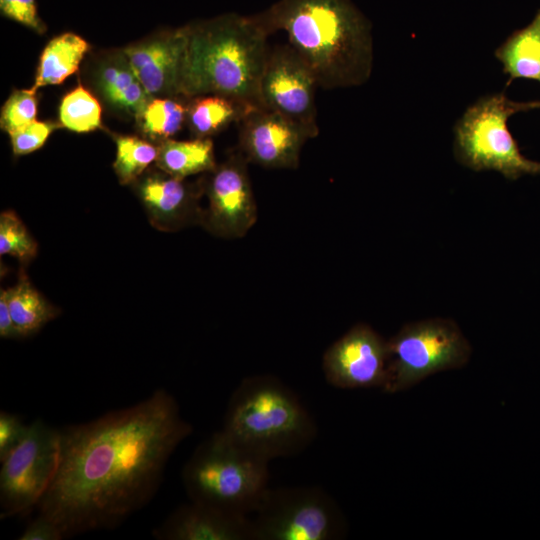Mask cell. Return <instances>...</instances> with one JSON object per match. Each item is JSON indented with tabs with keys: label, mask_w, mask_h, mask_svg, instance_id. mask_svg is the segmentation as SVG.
Returning a JSON list of instances; mask_svg holds the SVG:
<instances>
[{
	"label": "cell",
	"mask_w": 540,
	"mask_h": 540,
	"mask_svg": "<svg viewBox=\"0 0 540 540\" xmlns=\"http://www.w3.org/2000/svg\"><path fill=\"white\" fill-rule=\"evenodd\" d=\"M193 428L168 391L60 430L57 472L37 505L65 538L110 529L147 505Z\"/></svg>",
	"instance_id": "1"
},
{
	"label": "cell",
	"mask_w": 540,
	"mask_h": 540,
	"mask_svg": "<svg viewBox=\"0 0 540 540\" xmlns=\"http://www.w3.org/2000/svg\"><path fill=\"white\" fill-rule=\"evenodd\" d=\"M255 17L269 35L286 33L319 87L357 86L369 78L371 28L350 0H279Z\"/></svg>",
	"instance_id": "2"
},
{
	"label": "cell",
	"mask_w": 540,
	"mask_h": 540,
	"mask_svg": "<svg viewBox=\"0 0 540 540\" xmlns=\"http://www.w3.org/2000/svg\"><path fill=\"white\" fill-rule=\"evenodd\" d=\"M186 27L182 95H221L262 107L260 82L269 34L255 15L231 13Z\"/></svg>",
	"instance_id": "3"
},
{
	"label": "cell",
	"mask_w": 540,
	"mask_h": 540,
	"mask_svg": "<svg viewBox=\"0 0 540 540\" xmlns=\"http://www.w3.org/2000/svg\"><path fill=\"white\" fill-rule=\"evenodd\" d=\"M240 447L267 461L305 450L317 426L297 394L278 378H244L233 391L220 430Z\"/></svg>",
	"instance_id": "4"
},
{
	"label": "cell",
	"mask_w": 540,
	"mask_h": 540,
	"mask_svg": "<svg viewBox=\"0 0 540 540\" xmlns=\"http://www.w3.org/2000/svg\"><path fill=\"white\" fill-rule=\"evenodd\" d=\"M268 466L218 431L196 447L182 480L190 501L248 516L269 490Z\"/></svg>",
	"instance_id": "5"
},
{
	"label": "cell",
	"mask_w": 540,
	"mask_h": 540,
	"mask_svg": "<svg viewBox=\"0 0 540 540\" xmlns=\"http://www.w3.org/2000/svg\"><path fill=\"white\" fill-rule=\"evenodd\" d=\"M521 111L522 102L511 101L504 93L480 98L455 127L457 159L474 171L495 170L509 180L539 175L540 162L521 154L507 126L508 118Z\"/></svg>",
	"instance_id": "6"
},
{
	"label": "cell",
	"mask_w": 540,
	"mask_h": 540,
	"mask_svg": "<svg viewBox=\"0 0 540 540\" xmlns=\"http://www.w3.org/2000/svg\"><path fill=\"white\" fill-rule=\"evenodd\" d=\"M389 363L382 389L396 393L435 373L464 366L471 347L451 320L430 319L404 326L388 341Z\"/></svg>",
	"instance_id": "7"
},
{
	"label": "cell",
	"mask_w": 540,
	"mask_h": 540,
	"mask_svg": "<svg viewBox=\"0 0 540 540\" xmlns=\"http://www.w3.org/2000/svg\"><path fill=\"white\" fill-rule=\"evenodd\" d=\"M252 521L254 540H333L344 530L334 500L311 486L269 488Z\"/></svg>",
	"instance_id": "8"
},
{
	"label": "cell",
	"mask_w": 540,
	"mask_h": 540,
	"mask_svg": "<svg viewBox=\"0 0 540 540\" xmlns=\"http://www.w3.org/2000/svg\"><path fill=\"white\" fill-rule=\"evenodd\" d=\"M60 459V430L42 420L29 424L22 441L1 460L0 519L25 516L49 488Z\"/></svg>",
	"instance_id": "9"
},
{
	"label": "cell",
	"mask_w": 540,
	"mask_h": 540,
	"mask_svg": "<svg viewBox=\"0 0 540 540\" xmlns=\"http://www.w3.org/2000/svg\"><path fill=\"white\" fill-rule=\"evenodd\" d=\"M317 87L313 72L288 43L269 50L260 82L261 106L282 116L308 140L319 135Z\"/></svg>",
	"instance_id": "10"
},
{
	"label": "cell",
	"mask_w": 540,
	"mask_h": 540,
	"mask_svg": "<svg viewBox=\"0 0 540 540\" xmlns=\"http://www.w3.org/2000/svg\"><path fill=\"white\" fill-rule=\"evenodd\" d=\"M248 164L237 148L222 164L209 171L208 178L201 184L208 200L201 226L216 237H244L257 221V204Z\"/></svg>",
	"instance_id": "11"
},
{
	"label": "cell",
	"mask_w": 540,
	"mask_h": 540,
	"mask_svg": "<svg viewBox=\"0 0 540 540\" xmlns=\"http://www.w3.org/2000/svg\"><path fill=\"white\" fill-rule=\"evenodd\" d=\"M388 363V342L368 325L357 324L325 351L322 368L334 387L382 388Z\"/></svg>",
	"instance_id": "12"
},
{
	"label": "cell",
	"mask_w": 540,
	"mask_h": 540,
	"mask_svg": "<svg viewBox=\"0 0 540 540\" xmlns=\"http://www.w3.org/2000/svg\"><path fill=\"white\" fill-rule=\"evenodd\" d=\"M239 145L249 163L267 169H296L300 153L308 140L279 114L252 108L238 123Z\"/></svg>",
	"instance_id": "13"
},
{
	"label": "cell",
	"mask_w": 540,
	"mask_h": 540,
	"mask_svg": "<svg viewBox=\"0 0 540 540\" xmlns=\"http://www.w3.org/2000/svg\"><path fill=\"white\" fill-rule=\"evenodd\" d=\"M187 27L124 50V56L146 94L182 95Z\"/></svg>",
	"instance_id": "14"
},
{
	"label": "cell",
	"mask_w": 540,
	"mask_h": 540,
	"mask_svg": "<svg viewBox=\"0 0 540 540\" xmlns=\"http://www.w3.org/2000/svg\"><path fill=\"white\" fill-rule=\"evenodd\" d=\"M163 172V171H162ZM137 193L150 223L158 230L174 232L201 225L203 208L199 199L201 185L193 188L184 179L165 172L147 175L137 186Z\"/></svg>",
	"instance_id": "15"
},
{
	"label": "cell",
	"mask_w": 540,
	"mask_h": 540,
	"mask_svg": "<svg viewBox=\"0 0 540 540\" xmlns=\"http://www.w3.org/2000/svg\"><path fill=\"white\" fill-rule=\"evenodd\" d=\"M156 540H254L253 521L193 502L171 512L152 530Z\"/></svg>",
	"instance_id": "16"
},
{
	"label": "cell",
	"mask_w": 540,
	"mask_h": 540,
	"mask_svg": "<svg viewBox=\"0 0 540 540\" xmlns=\"http://www.w3.org/2000/svg\"><path fill=\"white\" fill-rule=\"evenodd\" d=\"M495 56L509 81L524 78L540 82V10L529 25L505 40Z\"/></svg>",
	"instance_id": "17"
},
{
	"label": "cell",
	"mask_w": 540,
	"mask_h": 540,
	"mask_svg": "<svg viewBox=\"0 0 540 540\" xmlns=\"http://www.w3.org/2000/svg\"><path fill=\"white\" fill-rule=\"evenodd\" d=\"M88 49L86 40L71 32L53 38L41 54L31 89L62 83L78 70Z\"/></svg>",
	"instance_id": "18"
},
{
	"label": "cell",
	"mask_w": 540,
	"mask_h": 540,
	"mask_svg": "<svg viewBox=\"0 0 540 540\" xmlns=\"http://www.w3.org/2000/svg\"><path fill=\"white\" fill-rule=\"evenodd\" d=\"M8 304L18 338L37 333L60 310L52 305L21 272L17 283L7 288Z\"/></svg>",
	"instance_id": "19"
},
{
	"label": "cell",
	"mask_w": 540,
	"mask_h": 540,
	"mask_svg": "<svg viewBox=\"0 0 540 540\" xmlns=\"http://www.w3.org/2000/svg\"><path fill=\"white\" fill-rule=\"evenodd\" d=\"M157 167L179 179L216 167L214 145L209 138H195L187 141L167 139L158 146Z\"/></svg>",
	"instance_id": "20"
},
{
	"label": "cell",
	"mask_w": 540,
	"mask_h": 540,
	"mask_svg": "<svg viewBox=\"0 0 540 540\" xmlns=\"http://www.w3.org/2000/svg\"><path fill=\"white\" fill-rule=\"evenodd\" d=\"M187 106L188 124L196 138H208L233 122L240 120L252 109L232 98L221 95H200L192 97Z\"/></svg>",
	"instance_id": "21"
},
{
	"label": "cell",
	"mask_w": 540,
	"mask_h": 540,
	"mask_svg": "<svg viewBox=\"0 0 540 540\" xmlns=\"http://www.w3.org/2000/svg\"><path fill=\"white\" fill-rule=\"evenodd\" d=\"M100 88L108 101L136 115L141 116L149 102L148 95L126 59L102 69Z\"/></svg>",
	"instance_id": "22"
},
{
	"label": "cell",
	"mask_w": 540,
	"mask_h": 540,
	"mask_svg": "<svg viewBox=\"0 0 540 540\" xmlns=\"http://www.w3.org/2000/svg\"><path fill=\"white\" fill-rule=\"evenodd\" d=\"M116 158L113 168L121 184L132 183L148 166L156 161L158 147L135 136H118L115 139Z\"/></svg>",
	"instance_id": "23"
},
{
	"label": "cell",
	"mask_w": 540,
	"mask_h": 540,
	"mask_svg": "<svg viewBox=\"0 0 540 540\" xmlns=\"http://www.w3.org/2000/svg\"><path fill=\"white\" fill-rule=\"evenodd\" d=\"M60 120L71 131H93L101 126V106L88 90L79 86L63 98Z\"/></svg>",
	"instance_id": "24"
},
{
	"label": "cell",
	"mask_w": 540,
	"mask_h": 540,
	"mask_svg": "<svg viewBox=\"0 0 540 540\" xmlns=\"http://www.w3.org/2000/svg\"><path fill=\"white\" fill-rule=\"evenodd\" d=\"M187 117V106L170 98H157L148 102L143 113V131L158 139L167 140L174 136Z\"/></svg>",
	"instance_id": "25"
},
{
	"label": "cell",
	"mask_w": 540,
	"mask_h": 540,
	"mask_svg": "<svg viewBox=\"0 0 540 540\" xmlns=\"http://www.w3.org/2000/svg\"><path fill=\"white\" fill-rule=\"evenodd\" d=\"M38 252V244L22 220L12 211L0 215V255H10L22 264L33 260Z\"/></svg>",
	"instance_id": "26"
},
{
	"label": "cell",
	"mask_w": 540,
	"mask_h": 540,
	"mask_svg": "<svg viewBox=\"0 0 540 540\" xmlns=\"http://www.w3.org/2000/svg\"><path fill=\"white\" fill-rule=\"evenodd\" d=\"M36 91L18 90L10 95L1 112V128L8 134L36 120Z\"/></svg>",
	"instance_id": "27"
},
{
	"label": "cell",
	"mask_w": 540,
	"mask_h": 540,
	"mask_svg": "<svg viewBox=\"0 0 540 540\" xmlns=\"http://www.w3.org/2000/svg\"><path fill=\"white\" fill-rule=\"evenodd\" d=\"M55 128L53 123L35 120L9 133L14 155H25L38 150Z\"/></svg>",
	"instance_id": "28"
},
{
	"label": "cell",
	"mask_w": 540,
	"mask_h": 540,
	"mask_svg": "<svg viewBox=\"0 0 540 540\" xmlns=\"http://www.w3.org/2000/svg\"><path fill=\"white\" fill-rule=\"evenodd\" d=\"M28 426L18 415L3 410L0 412V461L22 441Z\"/></svg>",
	"instance_id": "29"
},
{
	"label": "cell",
	"mask_w": 540,
	"mask_h": 540,
	"mask_svg": "<svg viewBox=\"0 0 540 540\" xmlns=\"http://www.w3.org/2000/svg\"><path fill=\"white\" fill-rule=\"evenodd\" d=\"M3 15L37 32L45 27L38 16L35 0H0Z\"/></svg>",
	"instance_id": "30"
},
{
	"label": "cell",
	"mask_w": 540,
	"mask_h": 540,
	"mask_svg": "<svg viewBox=\"0 0 540 540\" xmlns=\"http://www.w3.org/2000/svg\"><path fill=\"white\" fill-rule=\"evenodd\" d=\"M19 540H62V530L47 517L38 514L23 530Z\"/></svg>",
	"instance_id": "31"
},
{
	"label": "cell",
	"mask_w": 540,
	"mask_h": 540,
	"mask_svg": "<svg viewBox=\"0 0 540 540\" xmlns=\"http://www.w3.org/2000/svg\"><path fill=\"white\" fill-rule=\"evenodd\" d=\"M0 336L1 338H18L10 314L7 289L0 292Z\"/></svg>",
	"instance_id": "32"
},
{
	"label": "cell",
	"mask_w": 540,
	"mask_h": 540,
	"mask_svg": "<svg viewBox=\"0 0 540 540\" xmlns=\"http://www.w3.org/2000/svg\"><path fill=\"white\" fill-rule=\"evenodd\" d=\"M523 111L540 108V101L522 102Z\"/></svg>",
	"instance_id": "33"
}]
</instances>
